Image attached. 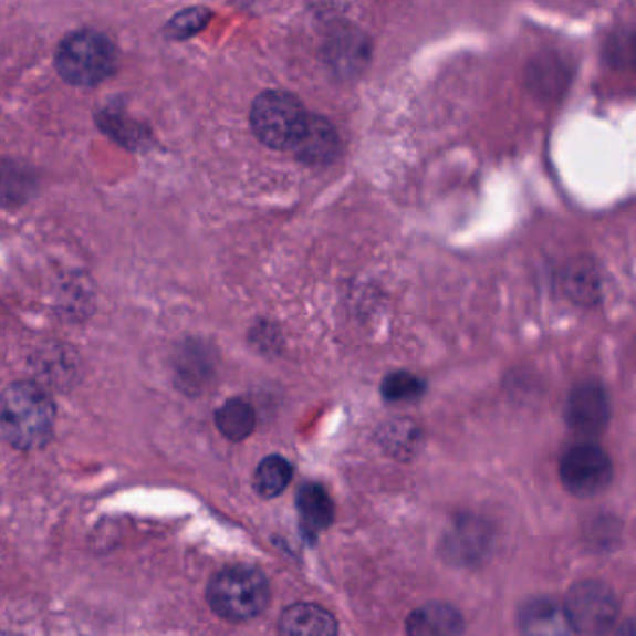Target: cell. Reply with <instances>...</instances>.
<instances>
[{"instance_id":"cell-4","label":"cell","mask_w":636,"mask_h":636,"mask_svg":"<svg viewBox=\"0 0 636 636\" xmlns=\"http://www.w3.org/2000/svg\"><path fill=\"white\" fill-rule=\"evenodd\" d=\"M250 125L258 140L269 148L295 149L309 125V113L295 95L269 90L252 103Z\"/></svg>"},{"instance_id":"cell-7","label":"cell","mask_w":636,"mask_h":636,"mask_svg":"<svg viewBox=\"0 0 636 636\" xmlns=\"http://www.w3.org/2000/svg\"><path fill=\"white\" fill-rule=\"evenodd\" d=\"M493 545V530L483 519L459 515L445 532L440 542V556L453 565H475L488 559Z\"/></svg>"},{"instance_id":"cell-14","label":"cell","mask_w":636,"mask_h":636,"mask_svg":"<svg viewBox=\"0 0 636 636\" xmlns=\"http://www.w3.org/2000/svg\"><path fill=\"white\" fill-rule=\"evenodd\" d=\"M215 424L222 437L241 442L257 428V413L244 399H228L227 404L215 413Z\"/></svg>"},{"instance_id":"cell-19","label":"cell","mask_w":636,"mask_h":636,"mask_svg":"<svg viewBox=\"0 0 636 636\" xmlns=\"http://www.w3.org/2000/svg\"><path fill=\"white\" fill-rule=\"evenodd\" d=\"M616 636H636L635 622L627 619V622L619 627L618 635Z\"/></svg>"},{"instance_id":"cell-9","label":"cell","mask_w":636,"mask_h":636,"mask_svg":"<svg viewBox=\"0 0 636 636\" xmlns=\"http://www.w3.org/2000/svg\"><path fill=\"white\" fill-rule=\"evenodd\" d=\"M518 622L523 636H571L573 633L562 605L548 597L524 603Z\"/></svg>"},{"instance_id":"cell-17","label":"cell","mask_w":636,"mask_h":636,"mask_svg":"<svg viewBox=\"0 0 636 636\" xmlns=\"http://www.w3.org/2000/svg\"><path fill=\"white\" fill-rule=\"evenodd\" d=\"M211 19V12L206 8H190L185 12L178 13L168 24V34L174 38H189L197 34L208 24Z\"/></svg>"},{"instance_id":"cell-10","label":"cell","mask_w":636,"mask_h":636,"mask_svg":"<svg viewBox=\"0 0 636 636\" xmlns=\"http://www.w3.org/2000/svg\"><path fill=\"white\" fill-rule=\"evenodd\" d=\"M463 616L447 603H428L410 613L407 636H463Z\"/></svg>"},{"instance_id":"cell-6","label":"cell","mask_w":636,"mask_h":636,"mask_svg":"<svg viewBox=\"0 0 636 636\" xmlns=\"http://www.w3.org/2000/svg\"><path fill=\"white\" fill-rule=\"evenodd\" d=\"M560 480L573 497L592 499L603 493L613 480V461L595 445H578L560 461Z\"/></svg>"},{"instance_id":"cell-2","label":"cell","mask_w":636,"mask_h":636,"mask_svg":"<svg viewBox=\"0 0 636 636\" xmlns=\"http://www.w3.org/2000/svg\"><path fill=\"white\" fill-rule=\"evenodd\" d=\"M271 597L268 577L252 565H228L215 573L206 590L211 611L228 622H249L265 611Z\"/></svg>"},{"instance_id":"cell-15","label":"cell","mask_w":636,"mask_h":636,"mask_svg":"<svg viewBox=\"0 0 636 636\" xmlns=\"http://www.w3.org/2000/svg\"><path fill=\"white\" fill-rule=\"evenodd\" d=\"M293 467L282 456H269L258 465L254 472V489L263 499H274L292 482Z\"/></svg>"},{"instance_id":"cell-3","label":"cell","mask_w":636,"mask_h":636,"mask_svg":"<svg viewBox=\"0 0 636 636\" xmlns=\"http://www.w3.org/2000/svg\"><path fill=\"white\" fill-rule=\"evenodd\" d=\"M54 64L67 83L94 86L113 75L118 66V51L102 32L81 30L60 43Z\"/></svg>"},{"instance_id":"cell-16","label":"cell","mask_w":636,"mask_h":636,"mask_svg":"<svg viewBox=\"0 0 636 636\" xmlns=\"http://www.w3.org/2000/svg\"><path fill=\"white\" fill-rule=\"evenodd\" d=\"M424 393H426L424 379L409 372H394L387 375L380 385V394L387 402H413L420 398Z\"/></svg>"},{"instance_id":"cell-18","label":"cell","mask_w":636,"mask_h":636,"mask_svg":"<svg viewBox=\"0 0 636 636\" xmlns=\"http://www.w3.org/2000/svg\"><path fill=\"white\" fill-rule=\"evenodd\" d=\"M567 288H570L573 298H594L595 290H597V280H595L594 271H590L588 268L571 269Z\"/></svg>"},{"instance_id":"cell-8","label":"cell","mask_w":636,"mask_h":636,"mask_svg":"<svg viewBox=\"0 0 636 636\" xmlns=\"http://www.w3.org/2000/svg\"><path fill=\"white\" fill-rule=\"evenodd\" d=\"M567 424L584 437H594L607 428L611 418L608 396L597 383H584L571 393L567 402Z\"/></svg>"},{"instance_id":"cell-5","label":"cell","mask_w":636,"mask_h":636,"mask_svg":"<svg viewBox=\"0 0 636 636\" xmlns=\"http://www.w3.org/2000/svg\"><path fill=\"white\" fill-rule=\"evenodd\" d=\"M562 608L571 630L584 636H605L618 619L619 603L608 584L581 581L567 592Z\"/></svg>"},{"instance_id":"cell-13","label":"cell","mask_w":636,"mask_h":636,"mask_svg":"<svg viewBox=\"0 0 636 636\" xmlns=\"http://www.w3.org/2000/svg\"><path fill=\"white\" fill-rule=\"evenodd\" d=\"M298 510L304 529L322 532L333 523L334 504L327 491L317 483H306L298 494Z\"/></svg>"},{"instance_id":"cell-1","label":"cell","mask_w":636,"mask_h":636,"mask_svg":"<svg viewBox=\"0 0 636 636\" xmlns=\"http://www.w3.org/2000/svg\"><path fill=\"white\" fill-rule=\"evenodd\" d=\"M53 399L37 383L19 380L0 394V429L15 450L32 452L53 437Z\"/></svg>"},{"instance_id":"cell-12","label":"cell","mask_w":636,"mask_h":636,"mask_svg":"<svg viewBox=\"0 0 636 636\" xmlns=\"http://www.w3.org/2000/svg\"><path fill=\"white\" fill-rule=\"evenodd\" d=\"M295 149L303 161L320 165V163L331 161L336 155L338 137L327 119L309 116V125Z\"/></svg>"},{"instance_id":"cell-11","label":"cell","mask_w":636,"mask_h":636,"mask_svg":"<svg viewBox=\"0 0 636 636\" xmlns=\"http://www.w3.org/2000/svg\"><path fill=\"white\" fill-rule=\"evenodd\" d=\"M280 636H338V624L333 614L314 605L298 603L285 608L279 624Z\"/></svg>"}]
</instances>
